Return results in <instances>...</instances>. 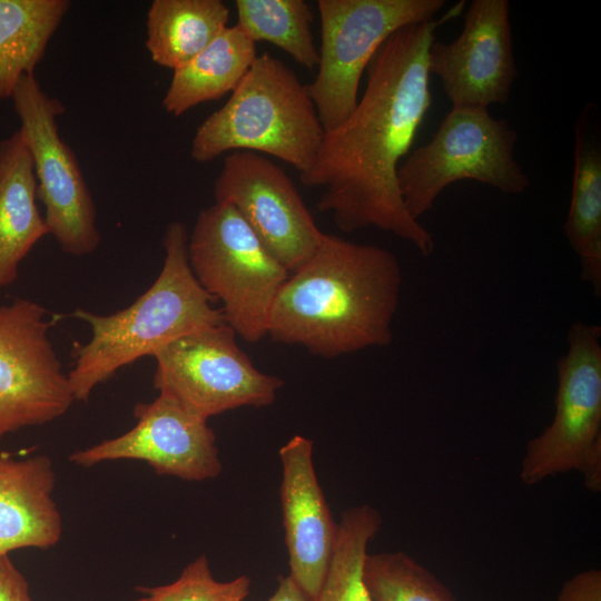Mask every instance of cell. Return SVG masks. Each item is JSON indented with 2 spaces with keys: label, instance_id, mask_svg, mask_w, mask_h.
Segmentation results:
<instances>
[{
  "label": "cell",
  "instance_id": "1",
  "mask_svg": "<svg viewBox=\"0 0 601 601\" xmlns=\"http://www.w3.org/2000/svg\"><path fill=\"white\" fill-rule=\"evenodd\" d=\"M464 4L401 28L382 43L366 68L363 97L345 121L324 134L313 165L299 174L304 186L323 189L317 207L341 231L376 227L423 256L434 250L433 235L404 205L397 170L432 104L427 53L434 33Z\"/></svg>",
  "mask_w": 601,
  "mask_h": 601
},
{
  "label": "cell",
  "instance_id": "2",
  "mask_svg": "<svg viewBox=\"0 0 601 601\" xmlns=\"http://www.w3.org/2000/svg\"><path fill=\"white\" fill-rule=\"evenodd\" d=\"M402 283L388 249L325 234L276 295L267 336L324 358L387 346Z\"/></svg>",
  "mask_w": 601,
  "mask_h": 601
},
{
  "label": "cell",
  "instance_id": "3",
  "mask_svg": "<svg viewBox=\"0 0 601 601\" xmlns=\"http://www.w3.org/2000/svg\"><path fill=\"white\" fill-rule=\"evenodd\" d=\"M165 259L152 285L128 307L110 315L76 308L71 316L87 323L91 337L75 343L73 366L67 374L75 401H88L92 391L118 370L152 356L168 343L200 328L225 324L214 298L199 285L188 262V233L170 223L162 238Z\"/></svg>",
  "mask_w": 601,
  "mask_h": 601
},
{
  "label": "cell",
  "instance_id": "4",
  "mask_svg": "<svg viewBox=\"0 0 601 601\" xmlns=\"http://www.w3.org/2000/svg\"><path fill=\"white\" fill-rule=\"evenodd\" d=\"M324 134L307 85L265 52L228 101L198 126L190 155L204 164L230 150L266 154L302 174L313 165Z\"/></svg>",
  "mask_w": 601,
  "mask_h": 601
},
{
  "label": "cell",
  "instance_id": "5",
  "mask_svg": "<svg viewBox=\"0 0 601 601\" xmlns=\"http://www.w3.org/2000/svg\"><path fill=\"white\" fill-rule=\"evenodd\" d=\"M187 252L194 276L221 303L225 323L236 335L249 343L267 336L272 306L289 272L238 211L217 201L203 209Z\"/></svg>",
  "mask_w": 601,
  "mask_h": 601
},
{
  "label": "cell",
  "instance_id": "6",
  "mask_svg": "<svg viewBox=\"0 0 601 601\" xmlns=\"http://www.w3.org/2000/svg\"><path fill=\"white\" fill-rule=\"evenodd\" d=\"M518 131L489 108L453 106L432 139L411 152L397 170L408 214L418 220L451 184L471 179L518 195L530 178L515 160Z\"/></svg>",
  "mask_w": 601,
  "mask_h": 601
},
{
  "label": "cell",
  "instance_id": "7",
  "mask_svg": "<svg viewBox=\"0 0 601 601\" xmlns=\"http://www.w3.org/2000/svg\"><path fill=\"white\" fill-rule=\"evenodd\" d=\"M318 71L307 85L324 131L338 127L358 102L363 72L395 31L428 21L444 0H318Z\"/></svg>",
  "mask_w": 601,
  "mask_h": 601
},
{
  "label": "cell",
  "instance_id": "8",
  "mask_svg": "<svg viewBox=\"0 0 601 601\" xmlns=\"http://www.w3.org/2000/svg\"><path fill=\"white\" fill-rule=\"evenodd\" d=\"M154 386L208 421L226 411L273 404L284 385L260 372L226 323L190 332L159 348Z\"/></svg>",
  "mask_w": 601,
  "mask_h": 601
},
{
  "label": "cell",
  "instance_id": "9",
  "mask_svg": "<svg viewBox=\"0 0 601 601\" xmlns=\"http://www.w3.org/2000/svg\"><path fill=\"white\" fill-rule=\"evenodd\" d=\"M10 98L32 157L49 234L65 254L93 253L101 239L96 206L75 152L59 134L62 104L41 88L35 73L23 75Z\"/></svg>",
  "mask_w": 601,
  "mask_h": 601
},
{
  "label": "cell",
  "instance_id": "10",
  "mask_svg": "<svg viewBox=\"0 0 601 601\" xmlns=\"http://www.w3.org/2000/svg\"><path fill=\"white\" fill-rule=\"evenodd\" d=\"M47 314L27 298L0 305V442L60 417L75 402L49 338Z\"/></svg>",
  "mask_w": 601,
  "mask_h": 601
},
{
  "label": "cell",
  "instance_id": "11",
  "mask_svg": "<svg viewBox=\"0 0 601 601\" xmlns=\"http://www.w3.org/2000/svg\"><path fill=\"white\" fill-rule=\"evenodd\" d=\"M555 413L551 424L526 446L520 477L528 485L571 470L580 471L601 440V327L575 321L568 349L558 361Z\"/></svg>",
  "mask_w": 601,
  "mask_h": 601
},
{
  "label": "cell",
  "instance_id": "12",
  "mask_svg": "<svg viewBox=\"0 0 601 601\" xmlns=\"http://www.w3.org/2000/svg\"><path fill=\"white\" fill-rule=\"evenodd\" d=\"M214 196L238 211L289 274L313 255L325 235L285 170L260 154L226 156Z\"/></svg>",
  "mask_w": 601,
  "mask_h": 601
},
{
  "label": "cell",
  "instance_id": "13",
  "mask_svg": "<svg viewBox=\"0 0 601 601\" xmlns=\"http://www.w3.org/2000/svg\"><path fill=\"white\" fill-rule=\"evenodd\" d=\"M137 420L128 432L73 452L69 461L92 466L107 461L137 460L157 474L185 481L215 479L221 472L216 436L207 421L174 398L159 394L134 408Z\"/></svg>",
  "mask_w": 601,
  "mask_h": 601
},
{
  "label": "cell",
  "instance_id": "14",
  "mask_svg": "<svg viewBox=\"0 0 601 601\" xmlns=\"http://www.w3.org/2000/svg\"><path fill=\"white\" fill-rule=\"evenodd\" d=\"M430 75L442 83L453 106L505 105L519 71L513 55L510 2L473 0L461 33L451 42L433 41Z\"/></svg>",
  "mask_w": 601,
  "mask_h": 601
},
{
  "label": "cell",
  "instance_id": "15",
  "mask_svg": "<svg viewBox=\"0 0 601 601\" xmlns=\"http://www.w3.org/2000/svg\"><path fill=\"white\" fill-rule=\"evenodd\" d=\"M280 502L290 577L309 601L324 584L337 536L313 464V442L295 435L278 451Z\"/></svg>",
  "mask_w": 601,
  "mask_h": 601
},
{
  "label": "cell",
  "instance_id": "16",
  "mask_svg": "<svg viewBox=\"0 0 601 601\" xmlns=\"http://www.w3.org/2000/svg\"><path fill=\"white\" fill-rule=\"evenodd\" d=\"M56 474L46 455L16 459L0 452V558L56 545L62 521L52 497Z\"/></svg>",
  "mask_w": 601,
  "mask_h": 601
},
{
  "label": "cell",
  "instance_id": "17",
  "mask_svg": "<svg viewBox=\"0 0 601 601\" xmlns=\"http://www.w3.org/2000/svg\"><path fill=\"white\" fill-rule=\"evenodd\" d=\"M588 102L574 124V161L566 239L579 258L581 278L601 293V121Z\"/></svg>",
  "mask_w": 601,
  "mask_h": 601
},
{
  "label": "cell",
  "instance_id": "18",
  "mask_svg": "<svg viewBox=\"0 0 601 601\" xmlns=\"http://www.w3.org/2000/svg\"><path fill=\"white\" fill-rule=\"evenodd\" d=\"M37 199L32 157L18 129L0 140V290L17 280L21 262L49 234Z\"/></svg>",
  "mask_w": 601,
  "mask_h": 601
},
{
  "label": "cell",
  "instance_id": "19",
  "mask_svg": "<svg viewBox=\"0 0 601 601\" xmlns=\"http://www.w3.org/2000/svg\"><path fill=\"white\" fill-rule=\"evenodd\" d=\"M256 57V43L237 24L226 27L204 50L174 70L164 109L178 117L233 92Z\"/></svg>",
  "mask_w": 601,
  "mask_h": 601
},
{
  "label": "cell",
  "instance_id": "20",
  "mask_svg": "<svg viewBox=\"0 0 601 601\" xmlns=\"http://www.w3.org/2000/svg\"><path fill=\"white\" fill-rule=\"evenodd\" d=\"M228 20L229 9L220 0H154L146 47L154 62L176 70L228 27Z\"/></svg>",
  "mask_w": 601,
  "mask_h": 601
},
{
  "label": "cell",
  "instance_id": "21",
  "mask_svg": "<svg viewBox=\"0 0 601 601\" xmlns=\"http://www.w3.org/2000/svg\"><path fill=\"white\" fill-rule=\"evenodd\" d=\"M70 6L68 0H0V101L11 97L23 75L35 73Z\"/></svg>",
  "mask_w": 601,
  "mask_h": 601
},
{
  "label": "cell",
  "instance_id": "22",
  "mask_svg": "<svg viewBox=\"0 0 601 601\" xmlns=\"http://www.w3.org/2000/svg\"><path fill=\"white\" fill-rule=\"evenodd\" d=\"M237 26L255 43L266 41L299 65L314 69L319 61L312 24L314 13L304 0H236Z\"/></svg>",
  "mask_w": 601,
  "mask_h": 601
},
{
  "label": "cell",
  "instance_id": "23",
  "mask_svg": "<svg viewBox=\"0 0 601 601\" xmlns=\"http://www.w3.org/2000/svg\"><path fill=\"white\" fill-rule=\"evenodd\" d=\"M382 525L377 510L364 504L346 510L337 523L329 566L316 601H372L364 580L367 546Z\"/></svg>",
  "mask_w": 601,
  "mask_h": 601
},
{
  "label": "cell",
  "instance_id": "24",
  "mask_svg": "<svg viewBox=\"0 0 601 601\" xmlns=\"http://www.w3.org/2000/svg\"><path fill=\"white\" fill-rule=\"evenodd\" d=\"M364 580L372 601H456L430 570L401 551L367 554Z\"/></svg>",
  "mask_w": 601,
  "mask_h": 601
},
{
  "label": "cell",
  "instance_id": "25",
  "mask_svg": "<svg viewBox=\"0 0 601 601\" xmlns=\"http://www.w3.org/2000/svg\"><path fill=\"white\" fill-rule=\"evenodd\" d=\"M250 579L240 575L231 581H217L208 560L201 554L190 562L171 583L137 587V601H244L249 594Z\"/></svg>",
  "mask_w": 601,
  "mask_h": 601
},
{
  "label": "cell",
  "instance_id": "26",
  "mask_svg": "<svg viewBox=\"0 0 601 601\" xmlns=\"http://www.w3.org/2000/svg\"><path fill=\"white\" fill-rule=\"evenodd\" d=\"M558 601H601V571H582L569 579L558 595Z\"/></svg>",
  "mask_w": 601,
  "mask_h": 601
},
{
  "label": "cell",
  "instance_id": "27",
  "mask_svg": "<svg viewBox=\"0 0 601 601\" xmlns=\"http://www.w3.org/2000/svg\"><path fill=\"white\" fill-rule=\"evenodd\" d=\"M0 601H32L28 581L9 555L0 558Z\"/></svg>",
  "mask_w": 601,
  "mask_h": 601
},
{
  "label": "cell",
  "instance_id": "28",
  "mask_svg": "<svg viewBox=\"0 0 601 601\" xmlns=\"http://www.w3.org/2000/svg\"><path fill=\"white\" fill-rule=\"evenodd\" d=\"M580 471L584 476V485L591 492L601 491V440L595 442L585 454Z\"/></svg>",
  "mask_w": 601,
  "mask_h": 601
},
{
  "label": "cell",
  "instance_id": "29",
  "mask_svg": "<svg viewBox=\"0 0 601 601\" xmlns=\"http://www.w3.org/2000/svg\"><path fill=\"white\" fill-rule=\"evenodd\" d=\"M267 601H309L290 575L279 577L278 587Z\"/></svg>",
  "mask_w": 601,
  "mask_h": 601
}]
</instances>
